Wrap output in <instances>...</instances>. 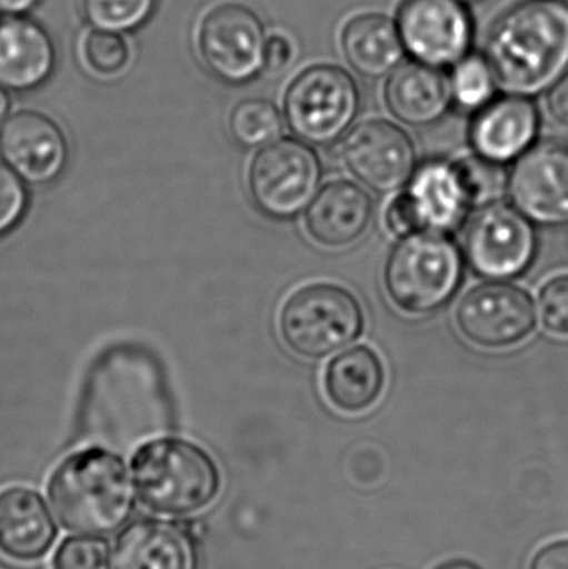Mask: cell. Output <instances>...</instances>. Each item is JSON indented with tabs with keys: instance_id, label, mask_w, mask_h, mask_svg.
Wrapping results in <instances>:
<instances>
[{
	"instance_id": "cell-38",
	"label": "cell",
	"mask_w": 568,
	"mask_h": 569,
	"mask_svg": "<svg viewBox=\"0 0 568 569\" xmlns=\"http://www.w3.org/2000/svg\"><path fill=\"white\" fill-rule=\"evenodd\" d=\"M436 569H480V567H477L472 561L454 560L447 561V563L440 565V567H437Z\"/></svg>"
},
{
	"instance_id": "cell-32",
	"label": "cell",
	"mask_w": 568,
	"mask_h": 569,
	"mask_svg": "<svg viewBox=\"0 0 568 569\" xmlns=\"http://www.w3.org/2000/svg\"><path fill=\"white\" fill-rule=\"evenodd\" d=\"M296 59L293 42L283 33H269L266 47V63L263 73H280L289 69L290 63Z\"/></svg>"
},
{
	"instance_id": "cell-17",
	"label": "cell",
	"mask_w": 568,
	"mask_h": 569,
	"mask_svg": "<svg viewBox=\"0 0 568 569\" xmlns=\"http://www.w3.org/2000/svg\"><path fill=\"white\" fill-rule=\"evenodd\" d=\"M416 220L417 230L449 233L467 219L472 196L457 162L430 160L413 173L402 193Z\"/></svg>"
},
{
	"instance_id": "cell-31",
	"label": "cell",
	"mask_w": 568,
	"mask_h": 569,
	"mask_svg": "<svg viewBox=\"0 0 568 569\" xmlns=\"http://www.w3.org/2000/svg\"><path fill=\"white\" fill-rule=\"evenodd\" d=\"M26 207L27 192L20 177L0 163V236L22 219Z\"/></svg>"
},
{
	"instance_id": "cell-11",
	"label": "cell",
	"mask_w": 568,
	"mask_h": 569,
	"mask_svg": "<svg viewBox=\"0 0 568 569\" xmlns=\"http://www.w3.org/2000/svg\"><path fill=\"white\" fill-rule=\"evenodd\" d=\"M396 22L416 62L444 70L472 52L476 23L459 0H403Z\"/></svg>"
},
{
	"instance_id": "cell-10",
	"label": "cell",
	"mask_w": 568,
	"mask_h": 569,
	"mask_svg": "<svg viewBox=\"0 0 568 569\" xmlns=\"http://www.w3.org/2000/svg\"><path fill=\"white\" fill-rule=\"evenodd\" d=\"M456 325L464 338L482 350H506L524 343L537 328L532 295L504 280L470 288L456 308Z\"/></svg>"
},
{
	"instance_id": "cell-37",
	"label": "cell",
	"mask_w": 568,
	"mask_h": 569,
	"mask_svg": "<svg viewBox=\"0 0 568 569\" xmlns=\"http://www.w3.org/2000/svg\"><path fill=\"white\" fill-rule=\"evenodd\" d=\"M9 110H10V97H9V90L3 89L2 86H0V126H2L3 120L9 117Z\"/></svg>"
},
{
	"instance_id": "cell-22",
	"label": "cell",
	"mask_w": 568,
	"mask_h": 569,
	"mask_svg": "<svg viewBox=\"0 0 568 569\" xmlns=\"http://www.w3.org/2000/svg\"><path fill=\"white\" fill-rule=\"evenodd\" d=\"M387 373L376 350L359 345L327 365L323 391L330 405L347 415L370 410L386 390Z\"/></svg>"
},
{
	"instance_id": "cell-20",
	"label": "cell",
	"mask_w": 568,
	"mask_h": 569,
	"mask_svg": "<svg viewBox=\"0 0 568 569\" xmlns=\"http://www.w3.org/2000/svg\"><path fill=\"white\" fill-rule=\"evenodd\" d=\"M59 530L42 495L32 488L0 490V555L19 563L42 560L56 545Z\"/></svg>"
},
{
	"instance_id": "cell-35",
	"label": "cell",
	"mask_w": 568,
	"mask_h": 569,
	"mask_svg": "<svg viewBox=\"0 0 568 569\" xmlns=\"http://www.w3.org/2000/svg\"><path fill=\"white\" fill-rule=\"evenodd\" d=\"M547 112L554 122L568 129V72L547 92Z\"/></svg>"
},
{
	"instance_id": "cell-39",
	"label": "cell",
	"mask_w": 568,
	"mask_h": 569,
	"mask_svg": "<svg viewBox=\"0 0 568 569\" xmlns=\"http://www.w3.org/2000/svg\"><path fill=\"white\" fill-rule=\"evenodd\" d=\"M459 2H464L467 3V6H469V3H476L479 2V0H459Z\"/></svg>"
},
{
	"instance_id": "cell-7",
	"label": "cell",
	"mask_w": 568,
	"mask_h": 569,
	"mask_svg": "<svg viewBox=\"0 0 568 569\" xmlns=\"http://www.w3.org/2000/svg\"><path fill=\"white\" fill-rule=\"evenodd\" d=\"M362 106L359 86L347 70L319 63L287 87L283 116L303 142L329 146L346 136Z\"/></svg>"
},
{
	"instance_id": "cell-19",
	"label": "cell",
	"mask_w": 568,
	"mask_h": 569,
	"mask_svg": "<svg viewBox=\"0 0 568 569\" xmlns=\"http://www.w3.org/2000/svg\"><path fill=\"white\" fill-rule=\"evenodd\" d=\"M373 200L350 180L327 183L317 192L306 213L310 239L326 249H346L359 242L373 217Z\"/></svg>"
},
{
	"instance_id": "cell-23",
	"label": "cell",
	"mask_w": 568,
	"mask_h": 569,
	"mask_svg": "<svg viewBox=\"0 0 568 569\" xmlns=\"http://www.w3.org/2000/svg\"><path fill=\"white\" fill-rule=\"evenodd\" d=\"M340 47L349 66L366 79L389 77L406 57L396 20L383 13L352 17L342 29Z\"/></svg>"
},
{
	"instance_id": "cell-40",
	"label": "cell",
	"mask_w": 568,
	"mask_h": 569,
	"mask_svg": "<svg viewBox=\"0 0 568 569\" xmlns=\"http://www.w3.org/2000/svg\"><path fill=\"white\" fill-rule=\"evenodd\" d=\"M0 17H2V16H0Z\"/></svg>"
},
{
	"instance_id": "cell-14",
	"label": "cell",
	"mask_w": 568,
	"mask_h": 569,
	"mask_svg": "<svg viewBox=\"0 0 568 569\" xmlns=\"http://www.w3.org/2000/svg\"><path fill=\"white\" fill-rule=\"evenodd\" d=\"M0 156L20 179L42 186L66 167V136L46 113L19 110L0 126Z\"/></svg>"
},
{
	"instance_id": "cell-16",
	"label": "cell",
	"mask_w": 568,
	"mask_h": 569,
	"mask_svg": "<svg viewBox=\"0 0 568 569\" xmlns=\"http://www.w3.org/2000/svg\"><path fill=\"white\" fill-rule=\"evenodd\" d=\"M539 129L540 113L532 99L506 93L476 112L470 143L477 156L504 166L534 146Z\"/></svg>"
},
{
	"instance_id": "cell-12",
	"label": "cell",
	"mask_w": 568,
	"mask_h": 569,
	"mask_svg": "<svg viewBox=\"0 0 568 569\" xmlns=\"http://www.w3.org/2000/svg\"><path fill=\"white\" fill-rule=\"evenodd\" d=\"M343 166L373 192H399L417 170L416 143L406 130L389 120L357 123L342 142Z\"/></svg>"
},
{
	"instance_id": "cell-6",
	"label": "cell",
	"mask_w": 568,
	"mask_h": 569,
	"mask_svg": "<svg viewBox=\"0 0 568 569\" xmlns=\"http://www.w3.org/2000/svg\"><path fill=\"white\" fill-rule=\"evenodd\" d=\"M269 33L262 19L239 2H219L197 17L192 46L197 59L222 82L243 86L263 73Z\"/></svg>"
},
{
	"instance_id": "cell-3",
	"label": "cell",
	"mask_w": 568,
	"mask_h": 569,
	"mask_svg": "<svg viewBox=\"0 0 568 569\" xmlns=\"http://www.w3.org/2000/svg\"><path fill=\"white\" fill-rule=\"evenodd\" d=\"M132 475L140 501L166 517L199 513L222 490V475L212 455L182 438L143 443L133 455Z\"/></svg>"
},
{
	"instance_id": "cell-9",
	"label": "cell",
	"mask_w": 568,
	"mask_h": 569,
	"mask_svg": "<svg viewBox=\"0 0 568 569\" xmlns=\"http://www.w3.org/2000/svg\"><path fill=\"white\" fill-rule=\"evenodd\" d=\"M537 250L539 237L532 220L509 203H486L464 230V257L484 279H519L532 266Z\"/></svg>"
},
{
	"instance_id": "cell-29",
	"label": "cell",
	"mask_w": 568,
	"mask_h": 569,
	"mask_svg": "<svg viewBox=\"0 0 568 569\" xmlns=\"http://www.w3.org/2000/svg\"><path fill=\"white\" fill-rule=\"evenodd\" d=\"M539 310L544 328L568 340V273L552 277L540 288Z\"/></svg>"
},
{
	"instance_id": "cell-33",
	"label": "cell",
	"mask_w": 568,
	"mask_h": 569,
	"mask_svg": "<svg viewBox=\"0 0 568 569\" xmlns=\"http://www.w3.org/2000/svg\"><path fill=\"white\" fill-rule=\"evenodd\" d=\"M529 569H568V538L539 548L530 560Z\"/></svg>"
},
{
	"instance_id": "cell-36",
	"label": "cell",
	"mask_w": 568,
	"mask_h": 569,
	"mask_svg": "<svg viewBox=\"0 0 568 569\" xmlns=\"http://www.w3.org/2000/svg\"><path fill=\"white\" fill-rule=\"evenodd\" d=\"M42 0H0V16H30Z\"/></svg>"
},
{
	"instance_id": "cell-28",
	"label": "cell",
	"mask_w": 568,
	"mask_h": 569,
	"mask_svg": "<svg viewBox=\"0 0 568 569\" xmlns=\"http://www.w3.org/2000/svg\"><path fill=\"white\" fill-rule=\"evenodd\" d=\"M110 547L96 537L66 538L52 557V569H110Z\"/></svg>"
},
{
	"instance_id": "cell-15",
	"label": "cell",
	"mask_w": 568,
	"mask_h": 569,
	"mask_svg": "<svg viewBox=\"0 0 568 569\" xmlns=\"http://www.w3.org/2000/svg\"><path fill=\"white\" fill-rule=\"evenodd\" d=\"M113 569H200L196 535L180 521L140 518L117 538Z\"/></svg>"
},
{
	"instance_id": "cell-26",
	"label": "cell",
	"mask_w": 568,
	"mask_h": 569,
	"mask_svg": "<svg viewBox=\"0 0 568 569\" xmlns=\"http://www.w3.org/2000/svg\"><path fill=\"white\" fill-rule=\"evenodd\" d=\"M283 129L280 110L266 99H246L233 107L229 130L240 146L256 149L279 139Z\"/></svg>"
},
{
	"instance_id": "cell-8",
	"label": "cell",
	"mask_w": 568,
	"mask_h": 569,
	"mask_svg": "<svg viewBox=\"0 0 568 569\" xmlns=\"http://www.w3.org/2000/svg\"><path fill=\"white\" fill-rule=\"evenodd\" d=\"M253 206L272 220H292L319 192L322 162L300 139H277L253 156L249 167Z\"/></svg>"
},
{
	"instance_id": "cell-34",
	"label": "cell",
	"mask_w": 568,
	"mask_h": 569,
	"mask_svg": "<svg viewBox=\"0 0 568 569\" xmlns=\"http://www.w3.org/2000/svg\"><path fill=\"white\" fill-rule=\"evenodd\" d=\"M386 223L387 229L399 237L417 232L416 220H413L409 203L403 199V196L397 197V199L390 203L389 210H387L386 213Z\"/></svg>"
},
{
	"instance_id": "cell-21",
	"label": "cell",
	"mask_w": 568,
	"mask_h": 569,
	"mask_svg": "<svg viewBox=\"0 0 568 569\" xmlns=\"http://www.w3.org/2000/svg\"><path fill=\"white\" fill-rule=\"evenodd\" d=\"M383 97L399 122L419 129L440 122L452 106L449 77L416 60L400 63L390 73Z\"/></svg>"
},
{
	"instance_id": "cell-5",
	"label": "cell",
	"mask_w": 568,
	"mask_h": 569,
	"mask_svg": "<svg viewBox=\"0 0 568 569\" xmlns=\"http://www.w3.org/2000/svg\"><path fill=\"white\" fill-rule=\"evenodd\" d=\"M362 305L342 284L313 282L297 288L279 311L283 343L307 360H323L360 338Z\"/></svg>"
},
{
	"instance_id": "cell-25",
	"label": "cell",
	"mask_w": 568,
	"mask_h": 569,
	"mask_svg": "<svg viewBox=\"0 0 568 569\" xmlns=\"http://www.w3.org/2000/svg\"><path fill=\"white\" fill-rule=\"evenodd\" d=\"M452 103L464 112H479L496 99V73L486 53L470 52L452 67L449 77Z\"/></svg>"
},
{
	"instance_id": "cell-18",
	"label": "cell",
	"mask_w": 568,
	"mask_h": 569,
	"mask_svg": "<svg viewBox=\"0 0 568 569\" xmlns=\"http://www.w3.org/2000/svg\"><path fill=\"white\" fill-rule=\"evenodd\" d=\"M49 30L30 16L0 17V86L9 92L39 89L56 72Z\"/></svg>"
},
{
	"instance_id": "cell-27",
	"label": "cell",
	"mask_w": 568,
	"mask_h": 569,
	"mask_svg": "<svg viewBox=\"0 0 568 569\" xmlns=\"http://www.w3.org/2000/svg\"><path fill=\"white\" fill-rule=\"evenodd\" d=\"M157 6L159 0H80L86 23L127 36L146 27Z\"/></svg>"
},
{
	"instance_id": "cell-24",
	"label": "cell",
	"mask_w": 568,
	"mask_h": 569,
	"mask_svg": "<svg viewBox=\"0 0 568 569\" xmlns=\"http://www.w3.org/2000/svg\"><path fill=\"white\" fill-rule=\"evenodd\" d=\"M73 59L79 69L97 82H117L136 60V47L127 33L86 26L73 39Z\"/></svg>"
},
{
	"instance_id": "cell-30",
	"label": "cell",
	"mask_w": 568,
	"mask_h": 569,
	"mask_svg": "<svg viewBox=\"0 0 568 569\" xmlns=\"http://www.w3.org/2000/svg\"><path fill=\"white\" fill-rule=\"evenodd\" d=\"M474 203L494 202L504 189V173L499 163L489 162L482 157H469L457 162Z\"/></svg>"
},
{
	"instance_id": "cell-13",
	"label": "cell",
	"mask_w": 568,
	"mask_h": 569,
	"mask_svg": "<svg viewBox=\"0 0 568 569\" xmlns=\"http://www.w3.org/2000/svg\"><path fill=\"white\" fill-rule=\"evenodd\" d=\"M509 196L532 222L568 226V146L557 140L534 143L510 170Z\"/></svg>"
},
{
	"instance_id": "cell-1",
	"label": "cell",
	"mask_w": 568,
	"mask_h": 569,
	"mask_svg": "<svg viewBox=\"0 0 568 569\" xmlns=\"http://www.w3.org/2000/svg\"><path fill=\"white\" fill-rule=\"evenodd\" d=\"M486 57L506 93L549 92L568 72V3L524 0L494 22Z\"/></svg>"
},
{
	"instance_id": "cell-4",
	"label": "cell",
	"mask_w": 568,
	"mask_h": 569,
	"mask_svg": "<svg viewBox=\"0 0 568 569\" xmlns=\"http://www.w3.org/2000/svg\"><path fill=\"white\" fill-rule=\"evenodd\" d=\"M464 260L459 246L446 233H407L387 257V295L406 313H436L459 291L466 273Z\"/></svg>"
},
{
	"instance_id": "cell-2",
	"label": "cell",
	"mask_w": 568,
	"mask_h": 569,
	"mask_svg": "<svg viewBox=\"0 0 568 569\" xmlns=\"http://www.w3.org/2000/svg\"><path fill=\"white\" fill-rule=\"evenodd\" d=\"M47 495L66 530L87 537L116 533L136 510V485L119 455L83 448L60 461Z\"/></svg>"
}]
</instances>
